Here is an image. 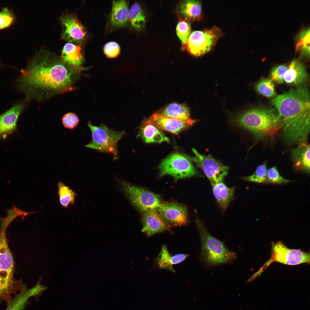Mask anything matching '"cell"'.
<instances>
[{
	"label": "cell",
	"mask_w": 310,
	"mask_h": 310,
	"mask_svg": "<svg viewBox=\"0 0 310 310\" xmlns=\"http://www.w3.org/2000/svg\"><path fill=\"white\" fill-rule=\"evenodd\" d=\"M271 245L270 258L252 276L253 279L259 276L271 264L275 262L291 266L310 264L309 252H305L300 249L289 248L280 241L272 242Z\"/></svg>",
	"instance_id": "obj_8"
},
{
	"label": "cell",
	"mask_w": 310,
	"mask_h": 310,
	"mask_svg": "<svg viewBox=\"0 0 310 310\" xmlns=\"http://www.w3.org/2000/svg\"><path fill=\"white\" fill-rule=\"evenodd\" d=\"M266 163L264 162L257 168L255 171L252 175L241 177L242 179L248 181L257 183H265L267 173Z\"/></svg>",
	"instance_id": "obj_30"
},
{
	"label": "cell",
	"mask_w": 310,
	"mask_h": 310,
	"mask_svg": "<svg viewBox=\"0 0 310 310\" xmlns=\"http://www.w3.org/2000/svg\"><path fill=\"white\" fill-rule=\"evenodd\" d=\"M278 112L282 135L287 142H306L310 132V95L306 86L292 89L272 101Z\"/></svg>",
	"instance_id": "obj_2"
},
{
	"label": "cell",
	"mask_w": 310,
	"mask_h": 310,
	"mask_svg": "<svg viewBox=\"0 0 310 310\" xmlns=\"http://www.w3.org/2000/svg\"><path fill=\"white\" fill-rule=\"evenodd\" d=\"M157 113L165 117L181 121H187L191 119L190 117L189 108L184 104L172 103Z\"/></svg>",
	"instance_id": "obj_25"
},
{
	"label": "cell",
	"mask_w": 310,
	"mask_h": 310,
	"mask_svg": "<svg viewBox=\"0 0 310 310\" xmlns=\"http://www.w3.org/2000/svg\"><path fill=\"white\" fill-rule=\"evenodd\" d=\"M192 150L195 155L191 158L192 160L202 170L211 185L223 181L228 174V167L215 159L210 154L206 156L200 154L194 148Z\"/></svg>",
	"instance_id": "obj_11"
},
{
	"label": "cell",
	"mask_w": 310,
	"mask_h": 310,
	"mask_svg": "<svg viewBox=\"0 0 310 310\" xmlns=\"http://www.w3.org/2000/svg\"><path fill=\"white\" fill-rule=\"evenodd\" d=\"M223 181L219 182L212 185L217 202L220 208L224 210L234 198L235 187H229Z\"/></svg>",
	"instance_id": "obj_23"
},
{
	"label": "cell",
	"mask_w": 310,
	"mask_h": 310,
	"mask_svg": "<svg viewBox=\"0 0 310 310\" xmlns=\"http://www.w3.org/2000/svg\"><path fill=\"white\" fill-rule=\"evenodd\" d=\"M195 222L201 243L200 258L207 267L231 263L237 259V254L229 250L221 241L212 236L204 222L196 216Z\"/></svg>",
	"instance_id": "obj_4"
},
{
	"label": "cell",
	"mask_w": 310,
	"mask_h": 310,
	"mask_svg": "<svg viewBox=\"0 0 310 310\" xmlns=\"http://www.w3.org/2000/svg\"><path fill=\"white\" fill-rule=\"evenodd\" d=\"M16 17L11 9L7 7L0 11V30L8 28L15 22Z\"/></svg>",
	"instance_id": "obj_32"
},
{
	"label": "cell",
	"mask_w": 310,
	"mask_h": 310,
	"mask_svg": "<svg viewBox=\"0 0 310 310\" xmlns=\"http://www.w3.org/2000/svg\"><path fill=\"white\" fill-rule=\"evenodd\" d=\"M140 135L147 143L169 142V138L153 124L145 121L142 126Z\"/></svg>",
	"instance_id": "obj_26"
},
{
	"label": "cell",
	"mask_w": 310,
	"mask_h": 310,
	"mask_svg": "<svg viewBox=\"0 0 310 310\" xmlns=\"http://www.w3.org/2000/svg\"><path fill=\"white\" fill-rule=\"evenodd\" d=\"M82 46L67 42L63 47L61 57L64 62L70 66L83 70L87 68L82 66L84 59Z\"/></svg>",
	"instance_id": "obj_18"
},
{
	"label": "cell",
	"mask_w": 310,
	"mask_h": 310,
	"mask_svg": "<svg viewBox=\"0 0 310 310\" xmlns=\"http://www.w3.org/2000/svg\"><path fill=\"white\" fill-rule=\"evenodd\" d=\"M128 20L131 25L137 30L144 28L146 16L140 4L137 3L133 4L129 10Z\"/></svg>",
	"instance_id": "obj_27"
},
{
	"label": "cell",
	"mask_w": 310,
	"mask_h": 310,
	"mask_svg": "<svg viewBox=\"0 0 310 310\" xmlns=\"http://www.w3.org/2000/svg\"><path fill=\"white\" fill-rule=\"evenodd\" d=\"M310 145L306 142L299 144L291 151V158L294 166L307 173L310 172Z\"/></svg>",
	"instance_id": "obj_21"
},
{
	"label": "cell",
	"mask_w": 310,
	"mask_h": 310,
	"mask_svg": "<svg viewBox=\"0 0 310 310\" xmlns=\"http://www.w3.org/2000/svg\"><path fill=\"white\" fill-rule=\"evenodd\" d=\"M296 51L303 55L309 57L310 29H305L301 31L297 36Z\"/></svg>",
	"instance_id": "obj_29"
},
{
	"label": "cell",
	"mask_w": 310,
	"mask_h": 310,
	"mask_svg": "<svg viewBox=\"0 0 310 310\" xmlns=\"http://www.w3.org/2000/svg\"><path fill=\"white\" fill-rule=\"evenodd\" d=\"M82 71L53 52L41 48L22 70L18 87L28 99L42 101L74 90Z\"/></svg>",
	"instance_id": "obj_1"
},
{
	"label": "cell",
	"mask_w": 310,
	"mask_h": 310,
	"mask_svg": "<svg viewBox=\"0 0 310 310\" xmlns=\"http://www.w3.org/2000/svg\"><path fill=\"white\" fill-rule=\"evenodd\" d=\"M166 224L172 227L187 224L188 223L187 208L175 202L163 203L157 210Z\"/></svg>",
	"instance_id": "obj_13"
},
{
	"label": "cell",
	"mask_w": 310,
	"mask_h": 310,
	"mask_svg": "<svg viewBox=\"0 0 310 310\" xmlns=\"http://www.w3.org/2000/svg\"><path fill=\"white\" fill-rule=\"evenodd\" d=\"M231 120L257 136L271 135L280 129L278 113L273 109L252 108L235 115Z\"/></svg>",
	"instance_id": "obj_3"
},
{
	"label": "cell",
	"mask_w": 310,
	"mask_h": 310,
	"mask_svg": "<svg viewBox=\"0 0 310 310\" xmlns=\"http://www.w3.org/2000/svg\"><path fill=\"white\" fill-rule=\"evenodd\" d=\"M145 122L153 124L159 129L177 135L192 126L196 121L192 119L185 121L165 117L156 113Z\"/></svg>",
	"instance_id": "obj_14"
},
{
	"label": "cell",
	"mask_w": 310,
	"mask_h": 310,
	"mask_svg": "<svg viewBox=\"0 0 310 310\" xmlns=\"http://www.w3.org/2000/svg\"><path fill=\"white\" fill-rule=\"evenodd\" d=\"M88 125L91 131L92 138L91 142L85 147L100 152L110 153L114 159H117V144L125 135V131H115L103 124L96 126L93 125L89 122Z\"/></svg>",
	"instance_id": "obj_7"
},
{
	"label": "cell",
	"mask_w": 310,
	"mask_h": 310,
	"mask_svg": "<svg viewBox=\"0 0 310 310\" xmlns=\"http://www.w3.org/2000/svg\"><path fill=\"white\" fill-rule=\"evenodd\" d=\"M24 108L23 104H19L0 115V139H5L16 130L17 121Z\"/></svg>",
	"instance_id": "obj_17"
},
{
	"label": "cell",
	"mask_w": 310,
	"mask_h": 310,
	"mask_svg": "<svg viewBox=\"0 0 310 310\" xmlns=\"http://www.w3.org/2000/svg\"><path fill=\"white\" fill-rule=\"evenodd\" d=\"M121 48L117 42H109L106 43L103 48L104 53L109 58H114L117 57L120 53Z\"/></svg>",
	"instance_id": "obj_35"
},
{
	"label": "cell",
	"mask_w": 310,
	"mask_h": 310,
	"mask_svg": "<svg viewBox=\"0 0 310 310\" xmlns=\"http://www.w3.org/2000/svg\"><path fill=\"white\" fill-rule=\"evenodd\" d=\"M222 34L220 29L216 26L210 30L193 31L188 38L187 50L195 56L203 55L211 50Z\"/></svg>",
	"instance_id": "obj_10"
},
{
	"label": "cell",
	"mask_w": 310,
	"mask_h": 310,
	"mask_svg": "<svg viewBox=\"0 0 310 310\" xmlns=\"http://www.w3.org/2000/svg\"><path fill=\"white\" fill-rule=\"evenodd\" d=\"M291 181L287 179L280 174L276 166L270 168L267 173L266 183L276 185H283Z\"/></svg>",
	"instance_id": "obj_33"
},
{
	"label": "cell",
	"mask_w": 310,
	"mask_h": 310,
	"mask_svg": "<svg viewBox=\"0 0 310 310\" xmlns=\"http://www.w3.org/2000/svg\"><path fill=\"white\" fill-rule=\"evenodd\" d=\"M189 255L179 254L171 255L168 250L167 247L163 245L156 259V264L160 269H165L175 272L173 265L179 264L186 259Z\"/></svg>",
	"instance_id": "obj_22"
},
{
	"label": "cell",
	"mask_w": 310,
	"mask_h": 310,
	"mask_svg": "<svg viewBox=\"0 0 310 310\" xmlns=\"http://www.w3.org/2000/svg\"><path fill=\"white\" fill-rule=\"evenodd\" d=\"M120 189L131 204L140 212L155 210L163 203L160 196L129 182L117 179Z\"/></svg>",
	"instance_id": "obj_6"
},
{
	"label": "cell",
	"mask_w": 310,
	"mask_h": 310,
	"mask_svg": "<svg viewBox=\"0 0 310 310\" xmlns=\"http://www.w3.org/2000/svg\"><path fill=\"white\" fill-rule=\"evenodd\" d=\"M177 10L180 15L187 20H197L202 17L201 3L199 1H182L178 4Z\"/></svg>",
	"instance_id": "obj_24"
},
{
	"label": "cell",
	"mask_w": 310,
	"mask_h": 310,
	"mask_svg": "<svg viewBox=\"0 0 310 310\" xmlns=\"http://www.w3.org/2000/svg\"><path fill=\"white\" fill-rule=\"evenodd\" d=\"M62 27L61 38L67 42L82 45L86 34V30L73 13L66 12L60 19Z\"/></svg>",
	"instance_id": "obj_12"
},
{
	"label": "cell",
	"mask_w": 310,
	"mask_h": 310,
	"mask_svg": "<svg viewBox=\"0 0 310 310\" xmlns=\"http://www.w3.org/2000/svg\"><path fill=\"white\" fill-rule=\"evenodd\" d=\"M142 231L147 237L166 231L171 232V228L165 222L157 210H152L144 212L142 218Z\"/></svg>",
	"instance_id": "obj_16"
},
{
	"label": "cell",
	"mask_w": 310,
	"mask_h": 310,
	"mask_svg": "<svg viewBox=\"0 0 310 310\" xmlns=\"http://www.w3.org/2000/svg\"><path fill=\"white\" fill-rule=\"evenodd\" d=\"M192 161L191 158L183 154H173L164 160L159 165L160 176L170 175L177 180L197 175L198 172Z\"/></svg>",
	"instance_id": "obj_9"
},
{
	"label": "cell",
	"mask_w": 310,
	"mask_h": 310,
	"mask_svg": "<svg viewBox=\"0 0 310 310\" xmlns=\"http://www.w3.org/2000/svg\"><path fill=\"white\" fill-rule=\"evenodd\" d=\"M307 78V73L303 63L298 60H294L285 73L284 81L289 84L298 86L305 82Z\"/></svg>",
	"instance_id": "obj_20"
},
{
	"label": "cell",
	"mask_w": 310,
	"mask_h": 310,
	"mask_svg": "<svg viewBox=\"0 0 310 310\" xmlns=\"http://www.w3.org/2000/svg\"><path fill=\"white\" fill-rule=\"evenodd\" d=\"M191 29L189 23L187 21L183 20L178 24L176 28L177 35L182 41L184 48L187 43L188 36Z\"/></svg>",
	"instance_id": "obj_34"
},
{
	"label": "cell",
	"mask_w": 310,
	"mask_h": 310,
	"mask_svg": "<svg viewBox=\"0 0 310 310\" xmlns=\"http://www.w3.org/2000/svg\"><path fill=\"white\" fill-rule=\"evenodd\" d=\"M62 121L63 125L65 128L72 129L78 125L79 122V119L75 114L70 112L67 113L63 115Z\"/></svg>",
	"instance_id": "obj_37"
},
{
	"label": "cell",
	"mask_w": 310,
	"mask_h": 310,
	"mask_svg": "<svg viewBox=\"0 0 310 310\" xmlns=\"http://www.w3.org/2000/svg\"><path fill=\"white\" fill-rule=\"evenodd\" d=\"M128 4L125 0H113L110 16L111 24L115 28L126 26L129 19Z\"/></svg>",
	"instance_id": "obj_19"
},
{
	"label": "cell",
	"mask_w": 310,
	"mask_h": 310,
	"mask_svg": "<svg viewBox=\"0 0 310 310\" xmlns=\"http://www.w3.org/2000/svg\"><path fill=\"white\" fill-rule=\"evenodd\" d=\"M6 230L0 227V303L9 301L11 295L20 291L23 285L14 278V261L8 244Z\"/></svg>",
	"instance_id": "obj_5"
},
{
	"label": "cell",
	"mask_w": 310,
	"mask_h": 310,
	"mask_svg": "<svg viewBox=\"0 0 310 310\" xmlns=\"http://www.w3.org/2000/svg\"><path fill=\"white\" fill-rule=\"evenodd\" d=\"M46 287L41 285L40 280L33 287L28 289L25 285L22 286L19 293L8 301L6 310H24L32 297L41 295Z\"/></svg>",
	"instance_id": "obj_15"
},
{
	"label": "cell",
	"mask_w": 310,
	"mask_h": 310,
	"mask_svg": "<svg viewBox=\"0 0 310 310\" xmlns=\"http://www.w3.org/2000/svg\"><path fill=\"white\" fill-rule=\"evenodd\" d=\"M58 193L60 204L67 208L70 204H74L77 195L75 192L61 181L57 184Z\"/></svg>",
	"instance_id": "obj_28"
},
{
	"label": "cell",
	"mask_w": 310,
	"mask_h": 310,
	"mask_svg": "<svg viewBox=\"0 0 310 310\" xmlns=\"http://www.w3.org/2000/svg\"><path fill=\"white\" fill-rule=\"evenodd\" d=\"M288 67L284 65H281L274 68L271 72L272 80L279 84L282 83L284 81L285 73Z\"/></svg>",
	"instance_id": "obj_36"
},
{
	"label": "cell",
	"mask_w": 310,
	"mask_h": 310,
	"mask_svg": "<svg viewBox=\"0 0 310 310\" xmlns=\"http://www.w3.org/2000/svg\"><path fill=\"white\" fill-rule=\"evenodd\" d=\"M255 88L259 93L268 98L275 94L274 84L272 80L269 79H261L257 84Z\"/></svg>",
	"instance_id": "obj_31"
}]
</instances>
